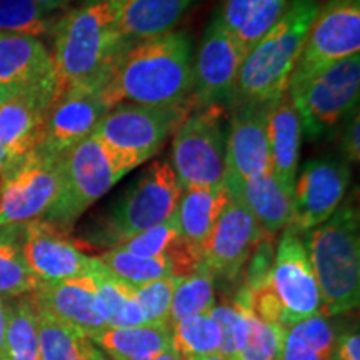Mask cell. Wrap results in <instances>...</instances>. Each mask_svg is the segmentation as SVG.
<instances>
[{"mask_svg":"<svg viewBox=\"0 0 360 360\" xmlns=\"http://www.w3.org/2000/svg\"><path fill=\"white\" fill-rule=\"evenodd\" d=\"M229 193L224 184L217 187H199L182 191L174 219L184 240L202 252V245L222 212Z\"/></svg>","mask_w":360,"mask_h":360,"instance_id":"26","label":"cell"},{"mask_svg":"<svg viewBox=\"0 0 360 360\" xmlns=\"http://www.w3.org/2000/svg\"><path fill=\"white\" fill-rule=\"evenodd\" d=\"M180 238H182V236H180L179 225L175 222L172 214V217L165 220V222L147 229V231L125 240L122 245H119V249L141 255V257H160V255L167 257L170 252L175 249V245L179 244Z\"/></svg>","mask_w":360,"mask_h":360,"instance_id":"39","label":"cell"},{"mask_svg":"<svg viewBox=\"0 0 360 360\" xmlns=\"http://www.w3.org/2000/svg\"><path fill=\"white\" fill-rule=\"evenodd\" d=\"M233 302L238 305L244 319L233 360H281L285 328L255 314L250 304L249 289L245 285H242L233 297Z\"/></svg>","mask_w":360,"mask_h":360,"instance_id":"29","label":"cell"},{"mask_svg":"<svg viewBox=\"0 0 360 360\" xmlns=\"http://www.w3.org/2000/svg\"><path fill=\"white\" fill-rule=\"evenodd\" d=\"M40 360H110L96 342L37 305Z\"/></svg>","mask_w":360,"mask_h":360,"instance_id":"28","label":"cell"},{"mask_svg":"<svg viewBox=\"0 0 360 360\" xmlns=\"http://www.w3.org/2000/svg\"><path fill=\"white\" fill-rule=\"evenodd\" d=\"M292 0H224L217 17L224 29L250 52L282 19Z\"/></svg>","mask_w":360,"mask_h":360,"instance_id":"25","label":"cell"},{"mask_svg":"<svg viewBox=\"0 0 360 360\" xmlns=\"http://www.w3.org/2000/svg\"><path fill=\"white\" fill-rule=\"evenodd\" d=\"M352 172L344 159L322 157L309 160L295 180L292 224L300 236L332 217L347 192Z\"/></svg>","mask_w":360,"mask_h":360,"instance_id":"14","label":"cell"},{"mask_svg":"<svg viewBox=\"0 0 360 360\" xmlns=\"http://www.w3.org/2000/svg\"><path fill=\"white\" fill-rule=\"evenodd\" d=\"M182 360H227V359L220 354H212V355H204V357H187Z\"/></svg>","mask_w":360,"mask_h":360,"instance_id":"45","label":"cell"},{"mask_svg":"<svg viewBox=\"0 0 360 360\" xmlns=\"http://www.w3.org/2000/svg\"><path fill=\"white\" fill-rule=\"evenodd\" d=\"M170 328H172V347L182 355V359L220 354L222 330L209 314L184 319L170 326Z\"/></svg>","mask_w":360,"mask_h":360,"instance_id":"36","label":"cell"},{"mask_svg":"<svg viewBox=\"0 0 360 360\" xmlns=\"http://www.w3.org/2000/svg\"><path fill=\"white\" fill-rule=\"evenodd\" d=\"M120 6L122 0H97L58 17L51 52L57 96L72 89L98 92L105 82L117 56L127 45L117 32Z\"/></svg>","mask_w":360,"mask_h":360,"instance_id":"2","label":"cell"},{"mask_svg":"<svg viewBox=\"0 0 360 360\" xmlns=\"http://www.w3.org/2000/svg\"><path fill=\"white\" fill-rule=\"evenodd\" d=\"M225 191L257 220L265 236L276 237L292 224V195L283 188L272 170L257 174L242 182H222Z\"/></svg>","mask_w":360,"mask_h":360,"instance_id":"22","label":"cell"},{"mask_svg":"<svg viewBox=\"0 0 360 360\" xmlns=\"http://www.w3.org/2000/svg\"><path fill=\"white\" fill-rule=\"evenodd\" d=\"M180 195L182 187L170 162L157 160L85 232L80 245L107 250L122 245L137 233L172 217Z\"/></svg>","mask_w":360,"mask_h":360,"instance_id":"5","label":"cell"},{"mask_svg":"<svg viewBox=\"0 0 360 360\" xmlns=\"http://www.w3.org/2000/svg\"><path fill=\"white\" fill-rule=\"evenodd\" d=\"M287 94L300 117L302 132L310 139L332 132L359 109L360 53L289 84Z\"/></svg>","mask_w":360,"mask_h":360,"instance_id":"7","label":"cell"},{"mask_svg":"<svg viewBox=\"0 0 360 360\" xmlns=\"http://www.w3.org/2000/svg\"><path fill=\"white\" fill-rule=\"evenodd\" d=\"M51 101L30 96L0 98V150L7 164L42 146Z\"/></svg>","mask_w":360,"mask_h":360,"instance_id":"21","label":"cell"},{"mask_svg":"<svg viewBox=\"0 0 360 360\" xmlns=\"http://www.w3.org/2000/svg\"><path fill=\"white\" fill-rule=\"evenodd\" d=\"M22 236L24 224L0 227V297L6 300L34 294L40 285L25 262Z\"/></svg>","mask_w":360,"mask_h":360,"instance_id":"31","label":"cell"},{"mask_svg":"<svg viewBox=\"0 0 360 360\" xmlns=\"http://www.w3.org/2000/svg\"><path fill=\"white\" fill-rule=\"evenodd\" d=\"M109 110L97 90L72 89L62 92L49 109L42 147L62 155L96 132Z\"/></svg>","mask_w":360,"mask_h":360,"instance_id":"20","label":"cell"},{"mask_svg":"<svg viewBox=\"0 0 360 360\" xmlns=\"http://www.w3.org/2000/svg\"><path fill=\"white\" fill-rule=\"evenodd\" d=\"M267 135L270 170L278 184L294 195L302 124L287 92L270 103Z\"/></svg>","mask_w":360,"mask_h":360,"instance_id":"23","label":"cell"},{"mask_svg":"<svg viewBox=\"0 0 360 360\" xmlns=\"http://www.w3.org/2000/svg\"><path fill=\"white\" fill-rule=\"evenodd\" d=\"M245 56L242 45L215 15L192 60V101L195 107L229 102Z\"/></svg>","mask_w":360,"mask_h":360,"instance_id":"13","label":"cell"},{"mask_svg":"<svg viewBox=\"0 0 360 360\" xmlns=\"http://www.w3.org/2000/svg\"><path fill=\"white\" fill-rule=\"evenodd\" d=\"M42 219L24 224L22 250L30 272L40 283L89 277L98 267V259L84 254L80 242Z\"/></svg>","mask_w":360,"mask_h":360,"instance_id":"15","label":"cell"},{"mask_svg":"<svg viewBox=\"0 0 360 360\" xmlns=\"http://www.w3.org/2000/svg\"><path fill=\"white\" fill-rule=\"evenodd\" d=\"M323 310H354L360 300V222L352 202L340 205L326 222L302 233Z\"/></svg>","mask_w":360,"mask_h":360,"instance_id":"4","label":"cell"},{"mask_svg":"<svg viewBox=\"0 0 360 360\" xmlns=\"http://www.w3.org/2000/svg\"><path fill=\"white\" fill-rule=\"evenodd\" d=\"M182 277H164L159 281L132 287L134 297L146 314L147 323L152 326H169L170 305L179 281Z\"/></svg>","mask_w":360,"mask_h":360,"instance_id":"38","label":"cell"},{"mask_svg":"<svg viewBox=\"0 0 360 360\" xmlns=\"http://www.w3.org/2000/svg\"><path fill=\"white\" fill-rule=\"evenodd\" d=\"M0 360H40L39 315L32 294L8 304L6 342Z\"/></svg>","mask_w":360,"mask_h":360,"instance_id":"32","label":"cell"},{"mask_svg":"<svg viewBox=\"0 0 360 360\" xmlns=\"http://www.w3.org/2000/svg\"><path fill=\"white\" fill-rule=\"evenodd\" d=\"M56 24V17L42 11L34 0H0V32L40 40L53 34Z\"/></svg>","mask_w":360,"mask_h":360,"instance_id":"37","label":"cell"},{"mask_svg":"<svg viewBox=\"0 0 360 360\" xmlns=\"http://www.w3.org/2000/svg\"><path fill=\"white\" fill-rule=\"evenodd\" d=\"M322 0H292L282 19L247 52L229 102L269 103L287 92Z\"/></svg>","mask_w":360,"mask_h":360,"instance_id":"3","label":"cell"},{"mask_svg":"<svg viewBox=\"0 0 360 360\" xmlns=\"http://www.w3.org/2000/svg\"><path fill=\"white\" fill-rule=\"evenodd\" d=\"M335 344V328L321 312L285 328L281 360H337Z\"/></svg>","mask_w":360,"mask_h":360,"instance_id":"30","label":"cell"},{"mask_svg":"<svg viewBox=\"0 0 360 360\" xmlns=\"http://www.w3.org/2000/svg\"><path fill=\"white\" fill-rule=\"evenodd\" d=\"M270 287L283 310L287 327L323 310L322 295L302 236L292 227L283 229L274 254Z\"/></svg>","mask_w":360,"mask_h":360,"instance_id":"12","label":"cell"},{"mask_svg":"<svg viewBox=\"0 0 360 360\" xmlns=\"http://www.w3.org/2000/svg\"><path fill=\"white\" fill-rule=\"evenodd\" d=\"M265 237L257 220L237 199L229 195L217 222L202 245V264L214 277L233 282Z\"/></svg>","mask_w":360,"mask_h":360,"instance_id":"16","label":"cell"},{"mask_svg":"<svg viewBox=\"0 0 360 360\" xmlns=\"http://www.w3.org/2000/svg\"><path fill=\"white\" fill-rule=\"evenodd\" d=\"M34 2L37 4V6L42 8V11L52 13V12H56L57 8L65 7L67 4L70 2V0H34Z\"/></svg>","mask_w":360,"mask_h":360,"instance_id":"43","label":"cell"},{"mask_svg":"<svg viewBox=\"0 0 360 360\" xmlns=\"http://www.w3.org/2000/svg\"><path fill=\"white\" fill-rule=\"evenodd\" d=\"M360 53V0H322L289 84Z\"/></svg>","mask_w":360,"mask_h":360,"instance_id":"11","label":"cell"},{"mask_svg":"<svg viewBox=\"0 0 360 360\" xmlns=\"http://www.w3.org/2000/svg\"><path fill=\"white\" fill-rule=\"evenodd\" d=\"M7 317H8V302L0 297V357L4 352V342H6L7 330Z\"/></svg>","mask_w":360,"mask_h":360,"instance_id":"42","label":"cell"},{"mask_svg":"<svg viewBox=\"0 0 360 360\" xmlns=\"http://www.w3.org/2000/svg\"><path fill=\"white\" fill-rule=\"evenodd\" d=\"M337 360H360V334L359 328L337 335L335 344Z\"/></svg>","mask_w":360,"mask_h":360,"instance_id":"41","label":"cell"},{"mask_svg":"<svg viewBox=\"0 0 360 360\" xmlns=\"http://www.w3.org/2000/svg\"><path fill=\"white\" fill-rule=\"evenodd\" d=\"M110 360H130L155 355L172 345L170 326L109 327L101 334L90 337Z\"/></svg>","mask_w":360,"mask_h":360,"instance_id":"27","label":"cell"},{"mask_svg":"<svg viewBox=\"0 0 360 360\" xmlns=\"http://www.w3.org/2000/svg\"><path fill=\"white\" fill-rule=\"evenodd\" d=\"M35 304L67 326L89 337L109 328L107 310L97 294L92 277L40 283L32 294Z\"/></svg>","mask_w":360,"mask_h":360,"instance_id":"19","label":"cell"},{"mask_svg":"<svg viewBox=\"0 0 360 360\" xmlns=\"http://www.w3.org/2000/svg\"><path fill=\"white\" fill-rule=\"evenodd\" d=\"M193 109L195 103L192 98L170 107L120 103L107 112L92 135L135 169L164 147L169 135L177 130Z\"/></svg>","mask_w":360,"mask_h":360,"instance_id":"8","label":"cell"},{"mask_svg":"<svg viewBox=\"0 0 360 360\" xmlns=\"http://www.w3.org/2000/svg\"><path fill=\"white\" fill-rule=\"evenodd\" d=\"M154 359V355H146V357H135V359H130V360H152Z\"/></svg>","mask_w":360,"mask_h":360,"instance_id":"47","label":"cell"},{"mask_svg":"<svg viewBox=\"0 0 360 360\" xmlns=\"http://www.w3.org/2000/svg\"><path fill=\"white\" fill-rule=\"evenodd\" d=\"M270 103H242L233 107L225 141V172L222 182H242L270 170L269 107Z\"/></svg>","mask_w":360,"mask_h":360,"instance_id":"18","label":"cell"},{"mask_svg":"<svg viewBox=\"0 0 360 360\" xmlns=\"http://www.w3.org/2000/svg\"><path fill=\"white\" fill-rule=\"evenodd\" d=\"M195 0H122L117 32L125 44L172 32Z\"/></svg>","mask_w":360,"mask_h":360,"instance_id":"24","label":"cell"},{"mask_svg":"<svg viewBox=\"0 0 360 360\" xmlns=\"http://www.w3.org/2000/svg\"><path fill=\"white\" fill-rule=\"evenodd\" d=\"M215 277L204 264L191 276L182 277L175 287L170 305L169 326L184 319L207 314L215 305Z\"/></svg>","mask_w":360,"mask_h":360,"instance_id":"35","label":"cell"},{"mask_svg":"<svg viewBox=\"0 0 360 360\" xmlns=\"http://www.w3.org/2000/svg\"><path fill=\"white\" fill-rule=\"evenodd\" d=\"M360 117L359 109L350 114V117L342 124V134H340V150L342 157L347 162L349 165L357 164L360 159Z\"/></svg>","mask_w":360,"mask_h":360,"instance_id":"40","label":"cell"},{"mask_svg":"<svg viewBox=\"0 0 360 360\" xmlns=\"http://www.w3.org/2000/svg\"><path fill=\"white\" fill-rule=\"evenodd\" d=\"M225 141L222 105L200 107L184 119L174 132L170 164L182 191L222 186Z\"/></svg>","mask_w":360,"mask_h":360,"instance_id":"9","label":"cell"},{"mask_svg":"<svg viewBox=\"0 0 360 360\" xmlns=\"http://www.w3.org/2000/svg\"><path fill=\"white\" fill-rule=\"evenodd\" d=\"M112 276L132 287L159 281V278L174 276V267L169 257H141L127 250L114 249L105 250L97 257Z\"/></svg>","mask_w":360,"mask_h":360,"instance_id":"34","label":"cell"},{"mask_svg":"<svg viewBox=\"0 0 360 360\" xmlns=\"http://www.w3.org/2000/svg\"><path fill=\"white\" fill-rule=\"evenodd\" d=\"M6 165H7V159L6 155H4V152L0 150V182H2L4 172H6Z\"/></svg>","mask_w":360,"mask_h":360,"instance_id":"46","label":"cell"},{"mask_svg":"<svg viewBox=\"0 0 360 360\" xmlns=\"http://www.w3.org/2000/svg\"><path fill=\"white\" fill-rule=\"evenodd\" d=\"M132 167L96 135L75 143L60 157L62 184L42 220L70 232L82 215Z\"/></svg>","mask_w":360,"mask_h":360,"instance_id":"6","label":"cell"},{"mask_svg":"<svg viewBox=\"0 0 360 360\" xmlns=\"http://www.w3.org/2000/svg\"><path fill=\"white\" fill-rule=\"evenodd\" d=\"M192 42L172 32L125 45L98 97L109 109L120 103L170 107L192 98Z\"/></svg>","mask_w":360,"mask_h":360,"instance_id":"1","label":"cell"},{"mask_svg":"<svg viewBox=\"0 0 360 360\" xmlns=\"http://www.w3.org/2000/svg\"><path fill=\"white\" fill-rule=\"evenodd\" d=\"M96 282L97 294L107 310L109 327L147 326L146 314L134 297L132 285L112 276L98 260V267L90 276Z\"/></svg>","mask_w":360,"mask_h":360,"instance_id":"33","label":"cell"},{"mask_svg":"<svg viewBox=\"0 0 360 360\" xmlns=\"http://www.w3.org/2000/svg\"><path fill=\"white\" fill-rule=\"evenodd\" d=\"M152 360H182V355H180L177 350H175L172 345H170L169 349L162 350V352L155 354L154 359Z\"/></svg>","mask_w":360,"mask_h":360,"instance_id":"44","label":"cell"},{"mask_svg":"<svg viewBox=\"0 0 360 360\" xmlns=\"http://www.w3.org/2000/svg\"><path fill=\"white\" fill-rule=\"evenodd\" d=\"M60 157L42 146L6 165L0 182V227L42 219L60 192Z\"/></svg>","mask_w":360,"mask_h":360,"instance_id":"10","label":"cell"},{"mask_svg":"<svg viewBox=\"0 0 360 360\" xmlns=\"http://www.w3.org/2000/svg\"><path fill=\"white\" fill-rule=\"evenodd\" d=\"M12 96L53 102L57 77L51 52L39 39L0 32V98Z\"/></svg>","mask_w":360,"mask_h":360,"instance_id":"17","label":"cell"},{"mask_svg":"<svg viewBox=\"0 0 360 360\" xmlns=\"http://www.w3.org/2000/svg\"><path fill=\"white\" fill-rule=\"evenodd\" d=\"M80 4H82V6H85V4H94V2H97V0H79Z\"/></svg>","mask_w":360,"mask_h":360,"instance_id":"48","label":"cell"}]
</instances>
